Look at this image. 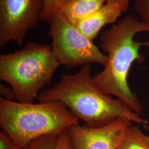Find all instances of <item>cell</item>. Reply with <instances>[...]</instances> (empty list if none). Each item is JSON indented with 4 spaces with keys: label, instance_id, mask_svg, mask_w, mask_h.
<instances>
[{
    "label": "cell",
    "instance_id": "1",
    "mask_svg": "<svg viewBox=\"0 0 149 149\" xmlns=\"http://www.w3.org/2000/svg\"><path fill=\"white\" fill-rule=\"evenodd\" d=\"M143 32L149 33V22L139 20L133 15H128L102 32L100 47L107 55L108 62L101 71L93 76L102 92L122 100L140 115L143 113V108L129 86L128 76L134 63L144 60L140 49L149 46V42L134 40L136 34Z\"/></svg>",
    "mask_w": 149,
    "mask_h": 149
},
{
    "label": "cell",
    "instance_id": "2",
    "mask_svg": "<svg viewBox=\"0 0 149 149\" xmlns=\"http://www.w3.org/2000/svg\"><path fill=\"white\" fill-rule=\"evenodd\" d=\"M39 102H59L85 125L98 127L118 118L137 124L148 121L133 111L122 100L104 94L96 85L90 64L83 66L74 74H62L59 82L42 91Z\"/></svg>",
    "mask_w": 149,
    "mask_h": 149
},
{
    "label": "cell",
    "instance_id": "3",
    "mask_svg": "<svg viewBox=\"0 0 149 149\" xmlns=\"http://www.w3.org/2000/svg\"><path fill=\"white\" fill-rule=\"evenodd\" d=\"M79 119L59 102L22 103L0 98V126L21 149L44 136H58Z\"/></svg>",
    "mask_w": 149,
    "mask_h": 149
},
{
    "label": "cell",
    "instance_id": "4",
    "mask_svg": "<svg viewBox=\"0 0 149 149\" xmlns=\"http://www.w3.org/2000/svg\"><path fill=\"white\" fill-rule=\"evenodd\" d=\"M59 66L51 46L29 42L19 50L0 55V80L11 85L17 101L33 103Z\"/></svg>",
    "mask_w": 149,
    "mask_h": 149
},
{
    "label": "cell",
    "instance_id": "5",
    "mask_svg": "<svg viewBox=\"0 0 149 149\" xmlns=\"http://www.w3.org/2000/svg\"><path fill=\"white\" fill-rule=\"evenodd\" d=\"M49 24L48 35L52 40V50L60 65L69 69L91 63L106 65V54L63 14L58 12Z\"/></svg>",
    "mask_w": 149,
    "mask_h": 149
},
{
    "label": "cell",
    "instance_id": "6",
    "mask_svg": "<svg viewBox=\"0 0 149 149\" xmlns=\"http://www.w3.org/2000/svg\"><path fill=\"white\" fill-rule=\"evenodd\" d=\"M43 0H0V47L21 46L27 32L42 21Z\"/></svg>",
    "mask_w": 149,
    "mask_h": 149
},
{
    "label": "cell",
    "instance_id": "7",
    "mask_svg": "<svg viewBox=\"0 0 149 149\" xmlns=\"http://www.w3.org/2000/svg\"><path fill=\"white\" fill-rule=\"evenodd\" d=\"M132 122L118 118L98 127L77 124L67 130L73 149H118Z\"/></svg>",
    "mask_w": 149,
    "mask_h": 149
},
{
    "label": "cell",
    "instance_id": "8",
    "mask_svg": "<svg viewBox=\"0 0 149 149\" xmlns=\"http://www.w3.org/2000/svg\"><path fill=\"white\" fill-rule=\"evenodd\" d=\"M123 13L119 5L107 2L99 10L75 24V26L86 37L93 40L103 27L107 24L116 23Z\"/></svg>",
    "mask_w": 149,
    "mask_h": 149
},
{
    "label": "cell",
    "instance_id": "9",
    "mask_svg": "<svg viewBox=\"0 0 149 149\" xmlns=\"http://www.w3.org/2000/svg\"><path fill=\"white\" fill-rule=\"evenodd\" d=\"M107 1L108 0H68L58 12L63 14L75 25L99 10Z\"/></svg>",
    "mask_w": 149,
    "mask_h": 149
},
{
    "label": "cell",
    "instance_id": "10",
    "mask_svg": "<svg viewBox=\"0 0 149 149\" xmlns=\"http://www.w3.org/2000/svg\"><path fill=\"white\" fill-rule=\"evenodd\" d=\"M120 149H149V136L138 126L132 124L126 130L120 144Z\"/></svg>",
    "mask_w": 149,
    "mask_h": 149
},
{
    "label": "cell",
    "instance_id": "11",
    "mask_svg": "<svg viewBox=\"0 0 149 149\" xmlns=\"http://www.w3.org/2000/svg\"><path fill=\"white\" fill-rule=\"evenodd\" d=\"M68 0H43L44 8L42 21L50 23L59 12L60 8Z\"/></svg>",
    "mask_w": 149,
    "mask_h": 149
},
{
    "label": "cell",
    "instance_id": "12",
    "mask_svg": "<svg viewBox=\"0 0 149 149\" xmlns=\"http://www.w3.org/2000/svg\"><path fill=\"white\" fill-rule=\"evenodd\" d=\"M58 136H44L32 140L24 149H56Z\"/></svg>",
    "mask_w": 149,
    "mask_h": 149
},
{
    "label": "cell",
    "instance_id": "13",
    "mask_svg": "<svg viewBox=\"0 0 149 149\" xmlns=\"http://www.w3.org/2000/svg\"><path fill=\"white\" fill-rule=\"evenodd\" d=\"M134 9L141 21L149 23V0H136Z\"/></svg>",
    "mask_w": 149,
    "mask_h": 149
},
{
    "label": "cell",
    "instance_id": "14",
    "mask_svg": "<svg viewBox=\"0 0 149 149\" xmlns=\"http://www.w3.org/2000/svg\"><path fill=\"white\" fill-rule=\"evenodd\" d=\"M0 149H21L4 130L0 132Z\"/></svg>",
    "mask_w": 149,
    "mask_h": 149
},
{
    "label": "cell",
    "instance_id": "15",
    "mask_svg": "<svg viewBox=\"0 0 149 149\" xmlns=\"http://www.w3.org/2000/svg\"><path fill=\"white\" fill-rule=\"evenodd\" d=\"M56 149H73L67 131L60 134L58 136Z\"/></svg>",
    "mask_w": 149,
    "mask_h": 149
},
{
    "label": "cell",
    "instance_id": "16",
    "mask_svg": "<svg viewBox=\"0 0 149 149\" xmlns=\"http://www.w3.org/2000/svg\"><path fill=\"white\" fill-rule=\"evenodd\" d=\"M0 95L1 98L8 100L13 101L16 100V94L12 87H8L2 84L0 85Z\"/></svg>",
    "mask_w": 149,
    "mask_h": 149
},
{
    "label": "cell",
    "instance_id": "17",
    "mask_svg": "<svg viewBox=\"0 0 149 149\" xmlns=\"http://www.w3.org/2000/svg\"><path fill=\"white\" fill-rule=\"evenodd\" d=\"M136 0H108V3H116L120 6L124 13H125L128 11L129 8V5L131 2L135 1Z\"/></svg>",
    "mask_w": 149,
    "mask_h": 149
},
{
    "label": "cell",
    "instance_id": "18",
    "mask_svg": "<svg viewBox=\"0 0 149 149\" xmlns=\"http://www.w3.org/2000/svg\"></svg>",
    "mask_w": 149,
    "mask_h": 149
}]
</instances>
